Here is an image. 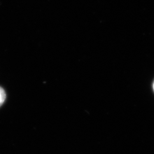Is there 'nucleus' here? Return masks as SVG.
Here are the masks:
<instances>
[{
    "instance_id": "obj_1",
    "label": "nucleus",
    "mask_w": 154,
    "mask_h": 154,
    "mask_svg": "<svg viewBox=\"0 0 154 154\" xmlns=\"http://www.w3.org/2000/svg\"><path fill=\"white\" fill-rule=\"evenodd\" d=\"M6 99V93L4 90L0 87V107L4 103Z\"/></svg>"
},
{
    "instance_id": "obj_2",
    "label": "nucleus",
    "mask_w": 154,
    "mask_h": 154,
    "mask_svg": "<svg viewBox=\"0 0 154 154\" xmlns=\"http://www.w3.org/2000/svg\"></svg>"
}]
</instances>
